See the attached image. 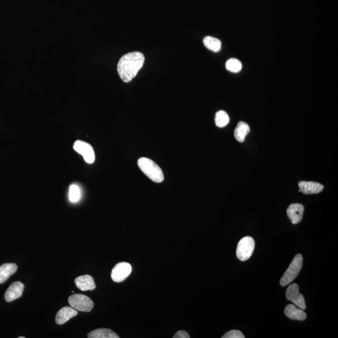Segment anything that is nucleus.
<instances>
[{"mask_svg":"<svg viewBox=\"0 0 338 338\" xmlns=\"http://www.w3.org/2000/svg\"><path fill=\"white\" fill-rule=\"evenodd\" d=\"M299 287L297 284H292L287 287L286 291V297L287 300L293 302L299 308L306 309V302H305L303 295L299 293Z\"/></svg>","mask_w":338,"mask_h":338,"instance_id":"nucleus-6","label":"nucleus"},{"mask_svg":"<svg viewBox=\"0 0 338 338\" xmlns=\"http://www.w3.org/2000/svg\"><path fill=\"white\" fill-rule=\"evenodd\" d=\"M24 290V284L21 282H14L10 285L5 294V301L12 302L20 298L22 296Z\"/></svg>","mask_w":338,"mask_h":338,"instance_id":"nucleus-9","label":"nucleus"},{"mask_svg":"<svg viewBox=\"0 0 338 338\" xmlns=\"http://www.w3.org/2000/svg\"><path fill=\"white\" fill-rule=\"evenodd\" d=\"M204 46L207 49L214 52H218L221 49V42L220 40L213 37H206L203 40Z\"/></svg>","mask_w":338,"mask_h":338,"instance_id":"nucleus-18","label":"nucleus"},{"mask_svg":"<svg viewBox=\"0 0 338 338\" xmlns=\"http://www.w3.org/2000/svg\"><path fill=\"white\" fill-rule=\"evenodd\" d=\"M226 67L227 70L229 71L237 73L240 72L242 69V64L239 60L236 59H231L226 62Z\"/></svg>","mask_w":338,"mask_h":338,"instance_id":"nucleus-20","label":"nucleus"},{"mask_svg":"<svg viewBox=\"0 0 338 338\" xmlns=\"http://www.w3.org/2000/svg\"><path fill=\"white\" fill-rule=\"evenodd\" d=\"M77 287L82 291H93L96 287L94 279L90 275H83L75 279Z\"/></svg>","mask_w":338,"mask_h":338,"instance_id":"nucleus-13","label":"nucleus"},{"mask_svg":"<svg viewBox=\"0 0 338 338\" xmlns=\"http://www.w3.org/2000/svg\"><path fill=\"white\" fill-rule=\"evenodd\" d=\"M132 272V266L125 262H119L113 267L111 277L115 282H121L127 278Z\"/></svg>","mask_w":338,"mask_h":338,"instance_id":"nucleus-7","label":"nucleus"},{"mask_svg":"<svg viewBox=\"0 0 338 338\" xmlns=\"http://www.w3.org/2000/svg\"><path fill=\"white\" fill-rule=\"evenodd\" d=\"M145 57L142 53H128L121 58L117 65L118 74L123 82L131 81L144 64Z\"/></svg>","mask_w":338,"mask_h":338,"instance_id":"nucleus-1","label":"nucleus"},{"mask_svg":"<svg viewBox=\"0 0 338 338\" xmlns=\"http://www.w3.org/2000/svg\"><path fill=\"white\" fill-rule=\"evenodd\" d=\"M16 264L6 263L0 266V284H4L17 272Z\"/></svg>","mask_w":338,"mask_h":338,"instance_id":"nucleus-15","label":"nucleus"},{"mask_svg":"<svg viewBox=\"0 0 338 338\" xmlns=\"http://www.w3.org/2000/svg\"><path fill=\"white\" fill-rule=\"evenodd\" d=\"M255 248V242L251 237H244L239 242L236 249V255L241 261L248 260L253 254Z\"/></svg>","mask_w":338,"mask_h":338,"instance_id":"nucleus-4","label":"nucleus"},{"mask_svg":"<svg viewBox=\"0 0 338 338\" xmlns=\"http://www.w3.org/2000/svg\"><path fill=\"white\" fill-rule=\"evenodd\" d=\"M70 306L77 311L90 312L92 311L94 303L89 297L84 294H75L69 298Z\"/></svg>","mask_w":338,"mask_h":338,"instance_id":"nucleus-5","label":"nucleus"},{"mask_svg":"<svg viewBox=\"0 0 338 338\" xmlns=\"http://www.w3.org/2000/svg\"><path fill=\"white\" fill-rule=\"evenodd\" d=\"M304 211V206L301 204H292L287 209V215L293 224H297L301 221Z\"/></svg>","mask_w":338,"mask_h":338,"instance_id":"nucleus-10","label":"nucleus"},{"mask_svg":"<svg viewBox=\"0 0 338 338\" xmlns=\"http://www.w3.org/2000/svg\"><path fill=\"white\" fill-rule=\"evenodd\" d=\"M284 314L288 318L298 321H304L307 315L303 309L297 307L295 304H288L285 307Z\"/></svg>","mask_w":338,"mask_h":338,"instance_id":"nucleus-14","label":"nucleus"},{"mask_svg":"<svg viewBox=\"0 0 338 338\" xmlns=\"http://www.w3.org/2000/svg\"><path fill=\"white\" fill-rule=\"evenodd\" d=\"M80 197H81V192H80L79 187L75 184H72L70 187L69 200L72 203H77L80 200Z\"/></svg>","mask_w":338,"mask_h":338,"instance_id":"nucleus-21","label":"nucleus"},{"mask_svg":"<svg viewBox=\"0 0 338 338\" xmlns=\"http://www.w3.org/2000/svg\"><path fill=\"white\" fill-rule=\"evenodd\" d=\"M74 148L77 152L83 156L86 162L92 163L94 162L95 155L93 148L87 142L82 140H77L75 142Z\"/></svg>","mask_w":338,"mask_h":338,"instance_id":"nucleus-8","label":"nucleus"},{"mask_svg":"<svg viewBox=\"0 0 338 338\" xmlns=\"http://www.w3.org/2000/svg\"><path fill=\"white\" fill-rule=\"evenodd\" d=\"M138 166L142 173L155 183H160L164 180V176L162 169L157 163L150 158H140L138 160Z\"/></svg>","mask_w":338,"mask_h":338,"instance_id":"nucleus-2","label":"nucleus"},{"mask_svg":"<svg viewBox=\"0 0 338 338\" xmlns=\"http://www.w3.org/2000/svg\"><path fill=\"white\" fill-rule=\"evenodd\" d=\"M300 193L304 194H316L321 193L324 189L322 184L314 182L301 181L299 183Z\"/></svg>","mask_w":338,"mask_h":338,"instance_id":"nucleus-11","label":"nucleus"},{"mask_svg":"<svg viewBox=\"0 0 338 338\" xmlns=\"http://www.w3.org/2000/svg\"><path fill=\"white\" fill-rule=\"evenodd\" d=\"M174 338H189L190 336L189 334L185 331H179L176 332L174 336Z\"/></svg>","mask_w":338,"mask_h":338,"instance_id":"nucleus-23","label":"nucleus"},{"mask_svg":"<svg viewBox=\"0 0 338 338\" xmlns=\"http://www.w3.org/2000/svg\"><path fill=\"white\" fill-rule=\"evenodd\" d=\"M302 263H303V257L302 255L297 254L280 280L281 286L283 287L287 286L296 278L301 271Z\"/></svg>","mask_w":338,"mask_h":338,"instance_id":"nucleus-3","label":"nucleus"},{"mask_svg":"<svg viewBox=\"0 0 338 338\" xmlns=\"http://www.w3.org/2000/svg\"><path fill=\"white\" fill-rule=\"evenodd\" d=\"M251 129L248 123L239 122L234 130V137L239 142H243L247 135L250 132Z\"/></svg>","mask_w":338,"mask_h":338,"instance_id":"nucleus-16","label":"nucleus"},{"mask_svg":"<svg viewBox=\"0 0 338 338\" xmlns=\"http://www.w3.org/2000/svg\"><path fill=\"white\" fill-rule=\"evenodd\" d=\"M223 338H244L243 332L239 330H231L224 335Z\"/></svg>","mask_w":338,"mask_h":338,"instance_id":"nucleus-22","label":"nucleus"},{"mask_svg":"<svg viewBox=\"0 0 338 338\" xmlns=\"http://www.w3.org/2000/svg\"><path fill=\"white\" fill-rule=\"evenodd\" d=\"M19 338H25V337H24V336H20V337H19Z\"/></svg>","mask_w":338,"mask_h":338,"instance_id":"nucleus-24","label":"nucleus"},{"mask_svg":"<svg viewBox=\"0 0 338 338\" xmlns=\"http://www.w3.org/2000/svg\"><path fill=\"white\" fill-rule=\"evenodd\" d=\"M229 117L225 111L220 110L216 113L215 117L216 125L218 127L223 128L226 127L229 122Z\"/></svg>","mask_w":338,"mask_h":338,"instance_id":"nucleus-19","label":"nucleus"},{"mask_svg":"<svg viewBox=\"0 0 338 338\" xmlns=\"http://www.w3.org/2000/svg\"><path fill=\"white\" fill-rule=\"evenodd\" d=\"M77 314V310L72 307L65 306L57 312L55 321L57 324L62 325L66 323L68 321H69L72 317L76 316Z\"/></svg>","mask_w":338,"mask_h":338,"instance_id":"nucleus-12","label":"nucleus"},{"mask_svg":"<svg viewBox=\"0 0 338 338\" xmlns=\"http://www.w3.org/2000/svg\"><path fill=\"white\" fill-rule=\"evenodd\" d=\"M89 338H118L119 336L112 330L100 328L93 330L88 334Z\"/></svg>","mask_w":338,"mask_h":338,"instance_id":"nucleus-17","label":"nucleus"}]
</instances>
